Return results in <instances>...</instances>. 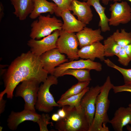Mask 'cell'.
I'll return each mask as SVG.
<instances>
[{
  "instance_id": "1f68e13d",
  "label": "cell",
  "mask_w": 131,
  "mask_h": 131,
  "mask_svg": "<svg viewBox=\"0 0 131 131\" xmlns=\"http://www.w3.org/2000/svg\"><path fill=\"white\" fill-rule=\"evenodd\" d=\"M6 102V100H4L3 98L0 99V114L3 113L5 110Z\"/></svg>"
},
{
  "instance_id": "ba28073f",
  "label": "cell",
  "mask_w": 131,
  "mask_h": 131,
  "mask_svg": "<svg viewBox=\"0 0 131 131\" xmlns=\"http://www.w3.org/2000/svg\"><path fill=\"white\" fill-rule=\"evenodd\" d=\"M109 10V25L117 26L121 24H126L131 20V8L126 1L114 2L110 5Z\"/></svg>"
},
{
  "instance_id": "3957f363",
  "label": "cell",
  "mask_w": 131,
  "mask_h": 131,
  "mask_svg": "<svg viewBox=\"0 0 131 131\" xmlns=\"http://www.w3.org/2000/svg\"><path fill=\"white\" fill-rule=\"evenodd\" d=\"M66 115L56 122L55 127L59 131H88L90 127L87 118L81 106L78 108L65 105Z\"/></svg>"
},
{
  "instance_id": "603a6c76",
  "label": "cell",
  "mask_w": 131,
  "mask_h": 131,
  "mask_svg": "<svg viewBox=\"0 0 131 131\" xmlns=\"http://www.w3.org/2000/svg\"><path fill=\"white\" fill-rule=\"evenodd\" d=\"M103 45L104 55L106 57L116 56L122 48L114 40L112 35L104 40Z\"/></svg>"
},
{
  "instance_id": "836d02e7",
  "label": "cell",
  "mask_w": 131,
  "mask_h": 131,
  "mask_svg": "<svg viewBox=\"0 0 131 131\" xmlns=\"http://www.w3.org/2000/svg\"><path fill=\"white\" fill-rule=\"evenodd\" d=\"M57 113L60 116V118L65 117L66 115V111L63 107H62V109H60L58 110Z\"/></svg>"
},
{
  "instance_id": "e575fe53",
  "label": "cell",
  "mask_w": 131,
  "mask_h": 131,
  "mask_svg": "<svg viewBox=\"0 0 131 131\" xmlns=\"http://www.w3.org/2000/svg\"><path fill=\"white\" fill-rule=\"evenodd\" d=\"M51 118L52 121L57 122L60 119V117L57 113H55L53 114L52 115Z\"/></svg>"
},
{
  "instance_id": "44dd1931",
  "label": "cell",
  "mask_w": 131,
  "mask_h": 131,
  "mask_svg": "<svg viewBox=\"0 0 131 131\" xmlns=\"http://www.w3.org/2000/svg\"><path fill=\"white\" fill-rule=\"evenodd\" d=\"M100 1V0H87L86 2L90 6H92L98 14L100 18L98 26L100 27L101 32H105L110 30L109 24V18L105 13L106 8L101 5Z\"/></svg>"
},
{
  "instance_id": "60d3db41",
  "label": "cell",
  "mask_w": 131,
  "mask_h": 131,
  "mask_svg": "<svg viewBox=\"0 0 131 131\" xmlns=\"http://www.w3.org/2000/svg\"><path fill=\"white\" fill-rule=\"evenodd\" d=\"M128 106L131 107V103H130L128 105Z\"/></svg>"
},
{
  "instance_id": "7a4b0ae2",
  "label": "cell",
  "mask_w": 131,
  "mask_h": 131,
  "mask_svg": "<svg viewBox=\"0 0 131 131\" xmlns=\"http://www.w3.org/2000/svg\"><path fill=\"white\" fill-rule=\"evenodd\" d=\"M114 86L110 76H108L97 97L94 118L88 131H109L106 125L110 120L107 114L110 104L108 96Z\"/></svg>"
},
{
  "instance_id": "e0dca14e",
  "label": "cell",
  "mask_w": 131,
  "mask_h": 131,
  "mask_svg": "<svg viewBox=\"0 0 131 131\" xmlns=\"http://www.w3.org/2000/svg\"><path fill=\"white\" fill-rule=\"evenodd\" d=\"M131 120V107H121L115 112L109 123L115 131H122L123 127L130 124Z\"/></svg>"
},
{
  "instance_id": "8fae6325",
  "label": "cell",
  "mask_w": 131,
  "mask_h": 131,
  "mask_svg": "<svg viewBox=\"0 0 131 131\" xmlns=\"http://www.w3.org/2000/svg\"><path fill=\"white\" fill-rule=\"evenodd\" d=\"M102 66L100 63L94 62L89 59L73 60L65 63L57 67L52 75L57 78L63 76L64 72L70 69H85L99 72L102 70Z\"/></svg>"
},
{
  "instance_id": "4fadbf2b",
  "label": "cell",
  "mask_w": 131,
  "mask_h": 131,
  "mask_svg": "<svg viewBox=\"0 0 131 131\" xmlns=\"http://www.w3.org/2000/svg\"><path fill=\"white\" fill-rule=\"evenodd\" d=\"M40 116L36 112L25 109L20 112L12 111L7 119V125L9 129L15 130L20 124L25 121L37 123Z\"/></svg>"
},
{
  "instance_id": "d6986e66",
  "label": "cell",
  "mask_w": 131,
  "mask_h": 131,
  "mask_svg": "<svg viewBox=\"0 0 131 131\" xmlns=\"http://www.w3.org/2000/svg\"><path fill=\"white\" fill-rule=\"evenodd\" d=\"M33 9L29 15V17L34 19L43 13H49L52 14L55 13L57 6L55 3L47 0H33Z\"/></svg>"
},
{
  "instance_id": "cb8c5ba5",
  "label": "cell",
  "mask_w": 131,
  "mask_h": 131,
  "mask_svg": "<svg viewBox=\"0 0 131 131\" xmlns=\"http://www.w3.org/2000/svg\"><path fill=\"white\" fill-rule=\"evenodd\" d=\"M90 70L85 69H68L64 72L63 76L71 75L75 77L79 82L90 81L91 80L90 74Z\"/></svg>"
},
{
  "instance_id": "8992f818",
  "label": "cell",
  "mask_w": 131,
  "mask_h": 131,
  "mask_svg": "<svg viewBox=\"0 0 131 131\" xmlns=\"http://www.w3.org/2000/svg\"><path fill=\"white\" fill-rule=\"evenodd\" d=\"M40 83L35 80H26L16 87L15 96L23 98L25 102L24 109L36 112L35 106Z\"/></svg>"
},
{
  "instance_id": "ffe728a7",
  "label": "cell",
  "mask_w": 131,
  "mask_h": 131,
  "mask_svg": "<svg viewBox=\"0 0 131 131\" xmlns=\"http://www.w3.org/2000/svg\"><path fill=\"white\" fill-rule=\"evenodd\" d=\"M14 9L13 13L20 20L25 19L33 9V0H10Z\"/></svg>"
},
{
  "instance_id": "484cf974",
  "label": "cell",
  "mask_w": 131,
  "mask_h": 131,
  "mask_svg": "<svg viewBox=\"0 0 131 131\" xmlns=\"http://www.w3.org/2000/svg\"><path fill=\"white\" fill-rule=\"evenodd\" d=\"M90 81L79 82L72 86L61 96L59 100L65 99L72 96L78 94L81 92L86 87L88 86Z\"/></svg>"
},
{
  "instance_id": "d590c367",
  "label": "cell",
  "mask_w": 131,
  "mask_h": 131,
  "mask_svg": "<svg viewBox=\"0 0 131 131\" xmlns=\"http://www.w3.org/2000/svg\"><path fill=\"white\" fill-rule=\"evenodd\" d=\"M4 7L1 3L0 4V20H1L4 15Z\"/></svg>"
},
{
  "instance_id": "d6a6232c",
  "label": "cell",
  "mask_w": 131,
  "mask_h": 131,
  "mask_svg": "<svg viewBox=\"0 0 131 131\" xmlns=\"http://www.w3.org/2000/svg\"><path fill=\"white\" fill-rule=\"evenodd\" d=\"M123 48L127 54L131 59V43L125 46Z\"/></svg>"
},
{
  "instance_id": "b9f144b4",
  "label": "cell",
  "mask_w": 131,
  "mask_h": 131,
  "mask_svg": "<svg viewBox=\"0 0 131 131\" xmlns=\"http://www.w3.org/2000/svg\"><path fill=\"white\" fill-rule=\"evenodd\" d=\"M130 124H131V120Z\"/></svg>"
},
{
  "instance_id": "7402d4cb",
  "label": "cell",
  "mask_w": 131,
  "mask_h": 131,
  "mask_svg": "<svg viewBox=\"0 0 131 131\" xmlns=\"http://www.w3.org/2000/svg\"><path fill=\"white\" fill-rule=\"evenodd\" d=\"M90 88L87 86L81 92L72 96L65 99L58 100L57 103L59 104V107L65 105H68L71 107H75L76 108L81 107L80 102L86 93L89 89Z\"/></svg>"
},
{
  "instance_id": "ac0fdd59",
  "label": "cell",
  "mask_w": 131,
  "mask_h": 131,
  "mask_svg": "<svg viewBox=\"0 0 131 131\" xmlns=\"http://www.w3.org/2000/svg\"><path fill=\"white\" fill-rule=\"evenodd\" d=\"M63 23L62 30L69 33L78 32L86 26V25L77 19L68 9L63 11L61 13Z\"/></svg>"
},
{
  "instance_id": "d4e9b609",
  "label": "cell",
  "mask_w": 131,
  "mask_h": 131,
  "mask_svg": "<svg viewBox=\"0 0 131 131\" xmlns=\"http://www.w3.org/2000/svg\"><path fill=\"white\" fill-rule=\"evenodd\" d=\"M114 40L122 48L131 43V33L126 32L124 28L121 32L117 29L112 35Z\"/></svg>"
},
{
  "instance_id": "f546056e",
  "label": "cell",
  "mask_w": 131,
  "mask_h": 131,
  "mask_svg": "<svg viewBox=\"0 0 131 131\" xmlns=\"http://www.w3.org/2000/svg\"><path fill=\"white\" fill-rule=\"evenodd\" d=\"M116 56L118 57L119 63L124 66H127L131 61V59L127 54L123 48H121Z\"/></svg>"
},
{
  "instance_id": "5bb4252c",
  "label": "cell",
  "mask_w": 131,
  "mask_h": 131,
  "mask_svg": "<svg viewBox=\"0 0 131 131\" xmlns=\"http://www.w3.org/2000/svg\"><path fill=\"white\" fill-rule=\"evenodd\" d=\"M69 10L73 11V15L77 16L78 20L86 25L92 19L93 15L90 6L85 1L74 0Z\"/></svg>"
},
{
  "instance_id": "4dcf8cb0",
  "label": "cell",
  "mask_w": 131,
  "mask_h": 131,
  "mask_svg": "<svg viewBox=\"0 0 131 131\" xmlns=\"http://www.w3.org/2000/svg\"><path fill=\"white\" fill-rule=\"evenodd\" d=\"M112 89L115 93L124 91L131 93V84H124L119 86H114Z\"/></svg>"
},
{
  "instance_id": "8d00e7d4",
  "label": "cell",
  "mask_w": 131,
  "mask_h": 131,
  "mask_svg": "<svg viewBox=\"0 0 131 131\" xmlns=\"http://www.w3.org/2000/svg\"><path fill=\"white\" fill-rule=\"evenodd\" d=\"M102 1V3L105 5H107L110 1H113L114 0H100Z\"/></svg>"
},
{
  "instance_id": "52a82bcc",
  "label": "cell",
  "mask_w": 131,
  "mask_h": 131,
  "mask_svg": "<svg viewBox=\"0 0 131 131\" xmlns=\"http://www.w3.org/2000/svg\"><path fill=\"white\" fill-rule=\"evenodd\" d=\"M56 43V48L61 53L66 54L71 60H78V41L76 34L60 31Z\"/></svg>"
},
{
  "instance_id": "9c48e42d",
  "label": "cell",
  "mask_w": 131,
  "mask_h": 131,
  "mask_svg": "<svg viewBox=\"0 0 131 131\" xmlns=\"http://www.w3.org/2000/svg\"><path fill=\"white\" fill-rule=\"evenodd\" d=\"M60 31L56 30L41 40L31 39L27 43L30 48V51L35 56L40 57L45 52L56 48V42L60 36Z\"/></svg>"
},
{
  "instance_id": "30bf717a",
  "label": "cell",
  "mask_w": 131,
  "mask_h": 131,
  "mask_svg": "<svg viewBox=\"0 0 131 131\" xmlns=\"http://www.w3.org/2000/svg\"><path fill=\"white\" fill-rule=\"evenodd\" d=\"M101 86L98 85L91 87L85 94L81 99L80 106L84 111L90 127L93 121L95 111L97 97L100 92Z\"/></svg>"
},
{
  "instance_id": "2e32d148",
  "label": "cell",
  "mask_w": 131,
  "mask_h": 131,
  "mask_svg": "<svg viewBox=\"0 0 131 131\" xmlns=\"http://www.w3.org/2000/svg\"><path fill=\"white\" fill-rule=\"evenodd\" d=\"M78 55L82 58L93 61L97 58L104 61L105 59L104 45L99 41L83 47L78 50Z\"/></svg>"
},
{
  "instance_id": "f35d334b",
  "label": "cell",
  "mask_w": 131,
  "mask_h": 131,
  "mask_svg": "<svg viewBox=\"0 0 131 131\" xmlns=\"http://www.w3.org/2000/svg\"><path fill=\"white\" fill-rule=\"evenodd\" d=\"M122 0H114L113 1L114 2H115V1H120ZM129 1L130 2H131V0H127Z\"/></svg>"
},
{
  "instance_id": "83f0119b",
  "label": "cell",
  "mask_w": 131,
  "mask_h": 131,
  "mask_svg": "<svg viewBox=\"0 0 131 131\" xmlns=\"http://www.w3.org/2000/svg\"><path fill=\"white\" fill-rule=\"evenodd\" d=\"M53 1L57 6L55 13L56 15L60 16L61 12L63 11L68 9L72 2L74 0H51ZM84 1L87 0H82Z\"/></svg>"
},
{
  "instance_id": "f1b7e54d",
  "label": "cell",
  "mask_w": 131,
  "mask_h": 131,
  "mask_svg": "<svg viewBox=\"0 0 131 131\" xmlns=\"http://www.w3.org/2000/svg\"><path fill=\"white\" fill-rule=\"evenodd\" d=\"M50 119L51 117L48 114L43 113L41 115L37 122L39 126L40 131H49L47 127V125L49 124H52V123L49 122Z\"/></svg>"
},
{
  "instance_id": "277c9868",
  "label": "cell",
  "mask_w": 131,
  "mask_h": 131,
  "mask_svg": "<svg viewBox=\"0 0 131 131\" xmlns=\"http://www.w3.org/2000/svg\"><path fill=\"white\" fill-rule=\"evenodd\" d=\"M63 23L55 16L51 17L41 15L37 20L33 21L31 25L30 36L31 39L39 40L47 36L56 30H61Z\"/></svg>"
},
{
  "instance_id": "6da1fadb",
  "label": "cell",
  "mask_w": 131,
  "mask_h": 131,
  "mask_svg": "<svg viewBox=\"0 0 131 131\" xmlns=\"http://www.w3.org/2000/svg\"><path fill=\"white\" fill-rule=\"evenodd\" d=\"M48 73L43 68L39 57L30 51L22 53L11 63L3 77L5 89L0 93V99L5 94L12 99L13 92L18 85L26 80H35L44 82Z\"/></svg>"
},
{
  "instance_id": "4316f807",
  "label": "cell",
  "mask_w": 131,
  "mask_h": 131,
  "mask_svg": "<svg viewBox=\"0 0 131 131\" xmlns=\"http://www.w3.org/2000/svg\"><path fill=\"white\" fill-rule=\"evenodd\" d=\"M104 61L108 66L119 71L123 75L124 84H131V69L122 68L116 65L109 59H105Z\"/></svg>"
},
{
  "instance_id": "74e56055",
  "label": "cell",
  "mask_w": 131,
  "mask_h": 131,
  "mask_svg": "<svg viewBox=\"0 0 131 131\" xmlns=\"http://www.w3.org/2000/svg\"><path fill=\"white\" fill-rule=\"evenodd\" d=\"M126 128L129 131H131V127L128 124L126 126Z\"/></svg>"
},
{
  "instance_id": "7c38bea8",
  "label": "cell",
  "mask_w": 131,
  "mask_h": 131,
  "mask_svg": "<svg viewBox=\"0 0 131 131\" xmlns=\"http://www.w3.org/2000/svg\"><path fill=\"white\" fill-rule=\"evenodd\" d=\"M39 58L44 69L52 75L56 67L68 61L65 56L56 48L45 52Z\"/></svg>"
},
{
  "instance_id": "ab89813d",
  "label": "cell",
  "mask_w": 131,
  "mask_h": 131,
  "mask_svg": "<svg viewBox=\"0 0 131 131\" xmlns=\"http://www.w3.org/2000/svg\"><path fill=\"white\" fill-rule=\"evenodd\" d=\"M3 129V127L1 126L0 127V131H1Z\"/></svg>"
},
{
  "instance_id": "5b68a950",
  "label": "cell",
  "mask_w": 131,
  "mask_h": 131,
  "mask_svg": "<svg viewBox=\"0 0 131 131\" xmlns=\"http://www.w3.org/2000/svg\"><path fill=\"white\" fill-rule=\"evenodd\" d=\"M57 78L51 75L39 87L35 106V109L39 111L49 113L52 110L54 107H59L50 91L51 85L58 84Z\"/></svg>"
},
{
  "instance_id": "9a60e30c",
  "label": "cell",
  "mask_w": 131,
  "mask_h": 131,
  "mask_svg": "<svg viewBox=\"0 0 131 131\" xmlns=\"http://www.w3.org/2000/svg\"><path fill=\"white\" fill-rule=\"evenodd\" d=\"M101 32L99 28L93 30L91 28L85 27L76 34L80 48H81L103 40L104 38L101 34Z\"/></svg>"
}]
</instances>
